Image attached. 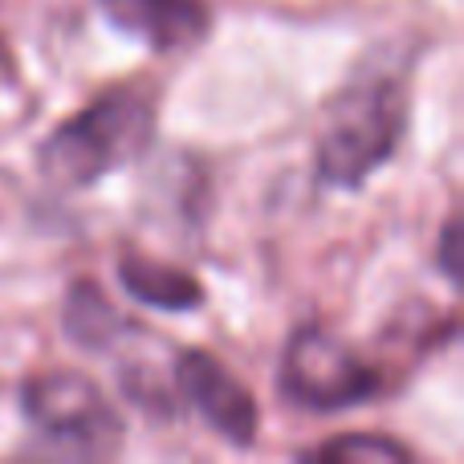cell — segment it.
I'll use <instances>...</instances> for the list:
<instances>
[{"label": "cell", "instance_id": "obj_4", "mask_svg": "<svg viewBox=\"0 0 464 464\" xmlns=\"http://www.w3.org/2000/svg\"><path fill=\"white\" fill-rule=\"evenodd\" d=\"M383 379L343 338L305 326L289 338L281 359V392L310 411H343L375 400Z\"/></svg>", "mask_w": 464, "mask_h": 464}, {"label": "cell", "instance_id": "obj_2", "mask_svg": "<svg viewBox=\"0 0 464 464\" xmlns=\"http://www.w3.org/2000/svg\"><path fill=\"white\" fill-rule=\"evenodd\" d=\"M408 119V94L395 73H362L330 106L318 143V179L326 188H362L395 155Z\"/></svg>", "mask_w": 464, "mask_h": 464}, {"label": "cell", "instance_id": "obj_5", "mask_svg": "<svg viewBox=\"0 0 464 464\" xmlns=\"http://www.w3.org/2000/svg\"><path fill=\"white\" fill-rule=\"evenodd\" d=\"M179 392L192 400V408L204 416V424L217 436H225L228 444L245 449L256 436V400L248 395V387L237 375H228V367L208 351H184L176 362Z\"/></svg>", "mask_w": 464, "mask_h": 464}, {"label": "cell", "instance_id": "obj_8", "mask_svg": "<svg viewBox=\"0 0 464 464\" xmlns=\"http://www.w3.org/2000/svg\"><path fill=\"white\" fill-rule=\"evenodd\" d=\"M65 334L86 351H106L127 334V318L111 305V297L94 281H78L65 297Z\"/></svg>", "mask_w": 464, "mask_h": 464}, {"label": "cell", "instance_id": "obj_1", "mask_svg": "<svg viewBox=\"0 0 464 464\" xmlns=\"http://www.w3.org/2000/svg\"><path fill=\"white\" fill-rule=\"evenodd\" d=\"M155 135V94L139 82L106 90L98 102L49 135L37 163L57 188H90L135 163Z\"/></svg>", "mask_w": 464, "mask_h": 464}, {"label": "cell", "instance_id": "obj_11", "mask_svg": "<svg viewBox=\"0 0 464 464\" xmlns=\"http://www.w3.org/2000/svg\"><path fill=\"white\" fill-rule=\"evenodd\" d=\"M0 78H5V45H0Z\"/></svg>", "mask_w": 464, "mask_h": 464}, {"label": "cell", "instance_id": "obj_7", "mask_svg": "<svg viewBox=\"0 0 464 464\" xmlns=\"http://www.w3.org/2000/svg\"><path fill=\"white\" fill-rule=\"evenodd\" d=\"M119 281L135 302L155 305V310H176L188 314L204 302V285L192 273L176 269V265H163L147 253H122L119 261Z\"/></svg>", "mask_w": 464, "mask_h": 464}, {"label": "cell", "instance_id": "obj_10", "mask_svg": "<svg viewBox=\"0 0 464 464\" xmlns=\"http://www.w3.org/2000/svg\"><path fill=\"white\" fill-rule=\"evenodd\" d=\"M440 269L452 285L460 281V220L457 217H449V225L440 232Z\"/></svg>", "mask_w": 464, "mask_h": 464}, {"label": "cell", "instance_id": "obj_6", "mask_svg": "<svg viewBox=\"0 0 464 464\" xmlns=\"http://www.w3.org/2000/svg\"><path fill=\"white\" fill-rule=\"evenodd\" d=\"M102 13L114 29L147 41L155 53L196 45L212 24L204 0H102Z\"/></svg>", "mask_w": 464, "mask_h": 464}, {"label": "cell", "instance_id": "obj_9", "mask_svg": "<svg viewBox=\"0 0 464 464\" xmlns=\"http://www.w3.org/2000/svg\"><path fill=\"white\" fill-rule=\"evenodd\" d=\"M314 460H326V464H408L411 452L403 449L400 440L392 436H343V440H330L322 449L310 452Z\"/></svg>", "mask_w": 464, "mask_h": 464}, {"label": "cell", "instance_id": "obj_3", "mask_svg": "<svg viewBox=\"0 0 464 464\" xmlns=\"http://www.w3.org/2000/svg\"><path fill=\"white\" fill-rule=\"evenodd\" d=\"M21 411L37 436L70 457L102 460L122 449V420L94 379L78 371H49L24 383Z\"/></svg>", "mask_w": 464, "mask_h": 464}]
</instances>
